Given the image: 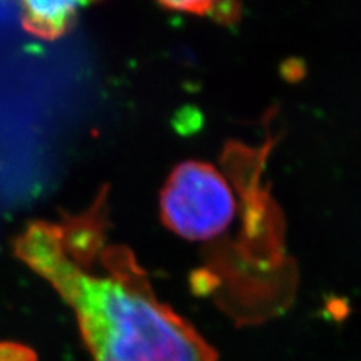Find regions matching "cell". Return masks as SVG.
Returning <instances> with one entry per match:
<instances>
[{"mask_svg": "<svg viewBox=\"0 0 361 361\" xmlns=\"http://www.w3.org/2000/svg\"><path fill=\"white\" fill-rule=\"evenodd\" d=\"M14 248L70 304L94 361H219L193 325L157 300L128 248L101 250L109 273L103 277L87 274L65 255L58 224L30 223Z\"/></svg>", "mask_w": 361, "mask_h": 361, "instance_id": "obj_1", "label": "cell"}, {"mask_svg": "<svg viewBox=\"0 0 361 361\" xmlns=\"http://www.w3.org/2000/svg\"><path fill=\"white\" fill-rule=\"evenodd\" d=\"M235 211L228 180L208 163H180L161 190V221L188 241H207L220 235L232 223Z\"/></svg>", "mask_w": 361, "mask_h": 361, "instance_id": "obj_2", "label": "cell"}, {"mask_svg": "<svg viewBox=\"0 0 361 361\" xmlns=\"http://www.w3.org/2000/svg\"><path fill=\"white\" fill-rule=\"evenodd\" d=\"M78 2H41L30 0L23 4L21 23L26 32L42 39H58L74 25Z\"/></svg>", "mask_w": 361, "mask_h": 361, "instance_id": "obj_3", "label": "cell"}, {"mask_svg": "<svg viewBox=\"0 0 361 361\" xmlns=\"http://www.w3.org/2000/svg\"><path fill=\"white\" fill-rule=\"evenodd\" d=\"M35 354L18 343H0V361H35Z\"/></svg>", "mask_w": 361, "mask_h": 361, "instance_id": "obj_4", "label": "cell"}, {"mask_svg": "<svg viewBox=\"0 0 361 361\" xmlns=\"http://www.w3.org/2000/svg\"><path fill=\"white\" fill-rule=\"evenodd\" d=\"M240 9H241L240 4H235V2L212 4L209 14L221 23H233L240 17Z\"/></svg>", "mask_w": 361, "mask_h": 361, "instance_id": "obj_5", "label": "cell"}, {"mask_svg": "<svg viewBox=\"0 0 361 361\" xmlns=\"http://www.w3.org/2000/svg\"><path fill=\"white\" fill-rule=\"evenodd\" d=\"M161 6L167 9L178 11V13H190V14H209L212 8L211 2H164Z\"/></svg>", "mask_w": 361, "mask_h": 361, "instance_id": "obj_6", "label": "cell"}]
</instances>
